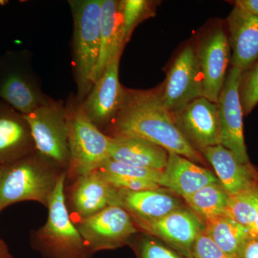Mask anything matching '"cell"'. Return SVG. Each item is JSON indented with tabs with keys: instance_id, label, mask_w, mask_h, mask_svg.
Here are the masks:
<instances>
[{
	"instance_id": "cell-1",
	"label": "cell",
	"mask_w": 258,
	"mask_h": 258,
	"mask_svg": "<svg viewBox=\"0 0 258 258\" xmlns=\"http://www.w3.org/2000/svg\"><path fill=\"white\" fill-rule=\"evenodd\" d=\"M113 136L143 139L187 158L203 161L201 154L181 132L161 101L159 91L125 89L124 100L111 124Z\"/></svg>"
},
{
	"instance_id": "cell-2",
	"label": "cell",
	"mask_w": 258,
	"mask_h": 258,
	"mask_svg": "<svg viewBox=\"0 0 258 258\" xmlns=\"http://www.w3.org/2000/svg\"><path fill=\"white\" fill-rule=\"evenodd\" d=\"M64 172L37 152L0 166V210L24 201L47 208Z\"/></svg>"
},
{
	"instance_id": "cell-3",
	"label": "cell",
	"mask_w": 258,
	"mask_h": 258,
	"mask_svg": "<svg viewBox=\"0 0 258 258\" xmlns=\"http://www.w3.org/2000/svg\"><path fill=\"white\" fill-rule=\"evenodd\" d=\"M74 20L73 63L76 101L82 102L93 86L101 44L102 0H71Z\"/></svg>"
},
{
	"instance_id": "cell-4",
	"label": "cell",
	"mask_w": 258,
	"mask_h": 258,
	"mask_svg": "<svg viewBox=\"0 0 258 258\" xmlns=\"http://www.w3.org/2000/svg\"><path fill=\"white\" fill-rule=\"evenodd\" d=\"M64 172L51 195L45 225L34 236V247L45 258H91L76 225L71 220L66 203Z\"/></svg>"
},
{
	"instance_id": "cell-5",
	"label": "cell",
	"mask_w": 258,
	"mask_h": 258,
	"mask_svg": "<svg viewBox=\"0 0 258 258\" xmlns=\"http://www.w3.org/2000/svg\"><path fill=\"white\" fill-rule=\"evenodd\" d=\"M70 161L67 176L76 179L98 169L108 159L111 137L88 118L81 102L66 106Z\"/></svg>"
},
{
	"instance_id": "cell-6",
	"label": "cell",
	"mask_w": 258,
	"mask_h": 258,
	"mask_svg": "<svg viewBox=\"0 0 258 258\" xmlns=\"http://www.w3.org/2000/svg\"><path fill=\"white\" fill-rule=\"evenodd\" d=\"M0 100L23 115L52 101L42 91L28 51H9L0 57Z\"/></svg>"
},
{
	"instance_id": "cell-7",
	"label": "cell",
	"mask_w": 258,
	"mask_h": 258,
	"mask_svg": "<svg viewBox=\"0 0 258 258\" xmlns=\"http://www.w3.org/2000/svg\"><path fill=\"white\" fill-rule=\"evenodd\" d=\"M25 115L35 150L60 170L69 169V124L66 107L52 100Z\"/></svg>"
},
{
	"instance_id": "cell-8",
	"label": "cell",
	"mask_w": 258,
	"mask_h": 258,
	"mask_svg": "<svg viewBox=\"0 0 258 258\" xmlns=\"http://www.w3.org/2000/svg\"><path fill=\"white\" fill-rule=\"evenodd\" d=\"M76 227L92 254L123 247L139 232L130 214L119 205L107 207L80 220Z\"/></svg>"
},
{
	"instance_id": "cell-9",
	"label": "cell",
	"mask_w": 258,
	"mask_h": 258,
	"mask_svg": "<svg viewBox=\"0 0 258 258\" xmlns=\"http://www.w3.org/2000/svg\"><path fill=\"white\" fill-rule=\"evenodd\" d=\"M244 72L232 67L226 77L219 97L218 112L220 126V144L228 149L241 164H249L244 143L243 109L240 98V86Z\"/></svg>"
},
{
	"instance_id": "cell-10",
	"label": "cell",
	"mask_w": 258,
	"mask_h": 258,
	"mask_svg": "<svg viewBox=\"0 0 258 258\" xmlns=\"http://www.w3.org/2000/svg\"><path fill=\"white\" fill-rule=\"evenodd\" d=\"M159 93L161 101L171 113L204 96L203 76L192 47L189 45L180 52Z\"/></svg>"
},
{
	"instance_id": "cell-11",
	"label": "cell",
	"mask_w": 258,
	"mask_h": 258,
	"mask_svg": "<svg viewBox=\"0 0 258 258\" xmlns=\"http://www.w3.org/2000/svg\"><path fill=\"white\" fill-rule=\"evenodd\" d=\"M132 218L139 231H143L191 258L194 244L205 229L203 221L184 207L155 220Z\"/></svg>"
},
{
	"instance_id": "cell-12",
	"label": "cell",
	"mask_w": 258,
	"mask_h": 258,
	"mask_svg": "<svg viewBox=\"0 0 258 258\" xmlns=\"http://www.w3.org/2000/svg\"><path fill=\"white\" fill-rule=\"evenodd\" d=\"M120 57L117 56L108 64L87 96L81 102L88 118L101 131L111 125L124 100L125 88L118 78Z\"/></svg>"
},
{
	"instance_id": "cell-13",
	"label": "cell",
	"mask_w": 258,
	"mask_h": 258,
	"mask_svg": "<svg viewBox=\"0 0 258 258\" xmlns=\"http://www.w3.org/2000/svg\"><path fill=\"white\" fill-rule=\"evenodd\" d=\"M172 113L190 143L201 150L220 144L218 105L200 97Z\"/></svg>"
},
{
	"instance_id": "cell-14",
	"label": "cell",
	"mask_w": 258,
	"mask_h": 258,
	"mask_svg": "<svg viewBox=\"0 0 258 258\" xmlns=\"http://www.w3.org/2000/svg\"><path fill=\"white\" fill-rule=\"evenodd\" d=\"M197 55L203 76L204 97L217 103L230 59V42L225 32L222 29L210 32L202 41Z\"/></svg>"
},
{
	"instance_id": "cell-15",
	"label": "cell",
	"mask_w": 258,
	"mask_h": 258,
	"mask_svg": "<svg viewBox=\"0 0 258 258\" xmlns=\"http://www.w3.org/2000/svg\"><path fill=\"white\" fill-rule=\"evenodd\" d=\"M70 193V205L79 221L117 205L116 189L96 170L76 178Z\"/></svg>"
},
{
	"instance_id": "cell-16",
	"label": "cell",
	"mask_w": 258,
	"mask_h": 258,
	"mask_svg": "<svg viewBox=\"0 0 258 258\" xmlns=\"http://www.w3.org/2000/svg\"><path fill=\"white\" fill-rule=\"evenodd\" d=\"M36 152L25 115L0 100V166Z\"/></svg>"
},
{
	"instance_id": "cell-17",
	"label": "cell",
	"mask_w": 258,
	"mask_h": 258,
	"mask_svg": "<svg viewBox=\"0 0 258 258\" xmlns=\"http://www.w3.org/2000/svg\"><path fill=\"white\" fill-rule=\"evenodd\" d=\"M227 23L232 67L244 73L258 60V17L234 8Z\"/></svg>"
},
{
	"instance_id": "cell-18",
	"label": "cell",
	"mask_w": 258,
	"mask_h": 258,
	"mask_svg": "<svg viewBox=\"0 0 258 258\" xmlns=\"http://www.w3.org/2000/svg\"><path fill=\"white\" fill-rule=\"evenodd\" d=\"M218 181L212 171L187 158L169 153L167 164L159 184L184 198L207 185Z\"/></svg>"
},
{
	"instance_id": "cell-19",
	"label": "cell",
	"mask_w": 258,
	"mask_h": 258,
	"mask_svg": "<svg viewBox=\"0 0 258 258\" xmlns=\"http://www.w3.org/2000/svg\"><path fill=\"white\" fill-rule=\"evenodd\" d=\"M200 152L213 167L219 182L229 195L241 192L258 184L249 164H241L221 144L205 148Z\"/></svg>"
},
{
	"instance_id": "cell-20",
	"label": "cell",
	"mask_w": 258,
	"mask_h": 258,
	"mask_svg": "<svg viewBox=\"0 0 258 258\" xmlns=\"http://www.w3.org/2000/svg\"><path fill=\"white\" fill-rule=\"evenodd\" d=\"M117 205L131 216L142 220H155L182 208L181 201L169 190H144L133 191L116 189Z\"/></svg>"
},
{
	"instance_id": "cell-21",
	"label": "cell",
	"mask_w": 258,
	"mask_h": 258,
	"mask_svg": "<svg viewBox=\"0 0 258 258\" xmlns=\"http://www.w3.org/2000/svg\"><path fill=\"white\" fill-rule=\"evenodd\" d=\"M109 156L110 159L123 164L163 171L169 152L143 139L117 136L111 137Z\"/></svg>"
},
{
	"instance_id": "cell-22",
	"label": "cell",
	"mask_w": 258,
	"mask_h": 258,
	"mask_svg": "<svg viewBox=\"0 0 258 258\" xmlns=\"http://www.w3.org/2000/svg\"><path fill=\"white\" fill-rule=\"evenodd\" d=\"M120 1L102 0L101 44L93 82L99 79L108 64L121 55L123 45L120 27Z\"/></svg>"
},
{
	"instance_id": "cell-23",
	"label": "cell",
	"mask_w": 258,
	"mask_h": 258,
	"mask_svg": "<svg viewBox=\"0 0 258 258\" xmlns=\"http://www.w3.org/2000/svg\"><path fill=\"white\" fill-rule=\"evenodd\" d=\"M205 232L226 253L242 258L244 248L250 240L247 227L225 214L204 222Z\"/></svg>"
},
{
	"instance_id": "cell-24",
	"label": "cell",
	"mask_w": 258,
	"mask_h": 258,
	"mask_svg": "<svg viewBox=\"0 0 258 258\" xmlns=\"http://www.w3.org/2000/svg\"><path fill=\"white\" fill-rule=\"evenodd\" d=\"M229 195L220 182L212 183L183 198L188 206L204 222L225 214Z\"/></svg>"
},
{
	"instance_id": "cell-25",
	"label": "cell",
	"mask_w": 258,
	"mask_h": 258,
	"mask_svg": "<svg viewBox=\"0 0 258 258\" xmlns=\"http://www.w3.org/2000/svg\"><path fill=\"white\" fill-rule=\"evenodd\" d=\"M225 214L248 229L258 215V184L229 195Z\"/></svg>"
},
{
	"instance_id": "cell-26",
	"label": "cell",
	"mask_w": 258,
	"mask_h": 258,
	"mask_svg": "<svg viewBox=\"0 0 258 258\" xmlns=\"http://www.w3.org/2000/svg\"><path fill=\"white\" fill-rule=\"evenodd\" d=\"M152 3L147 0L120 1V27L123 45L128 42L136 27L150 16Z\"/></svg>"
},
{
	"instance_id": "cell-27",
	"label": "cell",
	"mask_w": 258,
	"mask_h": 258,
	"mask_svg": "<svg viewBox=\"0 0 258 258\" xmlns=\"http://www.w3.org/2000/svg\"><path fill=\"white\" fill-rule=\"evenodd\" d=\"M96 170L102 174L148 180L158 184L163 174V171L128 165L111 159L105 161Z\"/></svg>"
},
{
	"instance_id": "cell-28",
	"label": "cell",
	"mask_w": 258,
	"mask_h": 258,
	"mask_svg": "<svg viewBox=\"0 0 258 258\" xmlns=\"http://www.w3.org/2000/svg\"><path fill=\"white\" fill-rule=\"evenodd\" d=\"M134 246L137 258H191L152 236L143 237Z\"/></svg>"
},
{
	"instance_id": "cell-29",
	"label": "cell",
	"mask_w": 258,
	"mask_h": 258,
	"mask_svg": "<svg viewBox=\"0 0 258 258\" xmlns=\"http://www.w3.org/2000/svg\"><path fill=\"white\" fill-rule=\"evenodd\" d=\"M243 113H250L258 103V61L243 74L240 86Z\"/></svg>"
},
{
	"instance_id": "cell-30",
	"label": "cell",
	"mask_w": 258,
	"mask_h": 258,
	"mask_svg": "<svg viewBox=\"0 0 258 258\" xmlns=\"http://www.w3.org/2000/svg\"><path fill=\"white\" fill-rule=\"evenodd\" d=\"M205 230V229H204ZM192 258H235L226 253L203 230L195 241Z\"/></svg>"
},
{
	"instance_id": "cell-31",
	"label": "cell",
	"mask_w": 258,
	"mask_h": 258,
	"mask_svg": "<svg viewBox=\"0 0 258 258\" xmlns=\"http://www.w3.org/2000/svg\"><path fill=\"white\" fill-rule=\"evenodd\" d=\"M100 174L115 189L139 191L157 189L161 187L157 183L148 181V180L136 179V178L126 177V176L109 175V174H104L102 173Z\"/></svg>"
},
{
	"instance_id": "cell-32",
	"label": "cell",
	"mask_w": 258,
	"mask_h": 258,
	"mask_svg": "<svg viewBox=\"0 0 258 258\" xmlns=\"http://www.w3.org/2000/svg\"><path fill=\"white\" fill-rule=\"evenodd\" d=\"M234 4L235 8L258 17V0H237Z\"/></svg>"
},
{
	"instance_id": "cell-33",
	"label": "cell",
	"mask_w": 258,
	"mask_h": 258,
	"mask_svg": "<svg viewBox=\"0 0 258 258\" xmlns=\"http://www.w3.org/2000/svg\"><path fill=\"white\" fill-rule=\"evenodd\" d=\"M242 258H258V240L249 241L244 248Z\"/></svg>"
},
{
	"instance_id": "cell-34",
	"label": "cell",
	"mask_w": 258,
	"mask_h": 258,
	"mask_svg": "<svg viewBox=\"0 0 258 258\" xmlns=\"http://www.w3.org/2000/svg\"><path fill=\"white\" fill-rule=\"evenodd\" d=\"M250 240H258V215L253 223L248 228Z\"/></svg>"
},
{
	"instance_id": "cell-35",
	"label": "cell",
	"mask_w": 258,
	"mask_h": 258,
	"mask_svg": "<svg viewBox=\"0 0 258 258\" xmlns=\"http://www.w3.org/2000/svg\"><path fill=\"white\" fill-rule=\"evenodd\" d=\"M0 258H13L6 243L0 238Z\"/></svg>"
},
{
	"instance_id": "cell-36",
	"label": "cell",
	"mask_w": 258,
	"mask_h": 258,
	"mask_svg": "<svg viewBox=\"0 0 258 258\" xmlns=\"http://www.w3.org/2000/svg\"><path fill=\"white\" fill-rule=\"evenodd\" d=\"M0 212H1V210H0Z\"/></svg>"
}]
</instances>
